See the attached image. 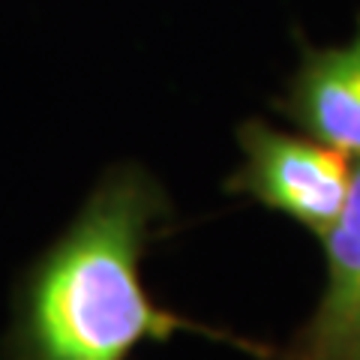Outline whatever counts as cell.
I'll return each instance as SVG.
<instances>
[{"instance_id":"277c9868","label":"cell","mask_w":360,"mask_h":360,"mask_svg":"<svg viewBox=\"0 0 360 360\" xmlns=\"http://www.w3.org/2000/svg\"><path fill=\"white\" fill-rule=\"evenodd\" d=\"M276 108L297 132L360 160V21L340 45H307Z\"/></svg>"},{"instance_id":"3957f363","label":"cell","mask_w":360,"mask_h":360,"mask_svg":"<svg viewBox=\"0 0 360 360\" xmlns=\"http://www.w3.org/2000/svg\"><path fill=\"white\" fill-rule=\"evenodd\" d=\"M324 246V288L309 319L267 360H360V160L352 165L345 205Z\"/></svg>"},{"instance_id":"7a4b0ae2","label":"cell","mask_w":360,"mask_h":360,"mask_svg":"<svg viewBox=\"0 0 360 360\" xmlns=\"http://www.w3.org/2000/svg\"><path fill=\"white\" fill-rule=\"evenodd\" d=\"M238 144L240 165L225 189L283 213L321 240L345 205L354 160L303 132L276 129L264 120L240 123Z\"/></svg>"},{"instance_id":"6da1fadb","label":"cell","mask_w":360,"mask_h":360,"mask_svg":"<svg viewBox=\"0 0 360 360\" xmlns=\"http://www.w3.org/2000/svg\"><path fill=\"white\" fill-rule=\"evenodd\" d=\"M168 213V195L150 172L129 162L111 168L27 274L13 360H127L144 342L189 330L229 340L264 360L274 354V348L231 340L150 297L141 262Z\"/></svg>"}]
</instances>
